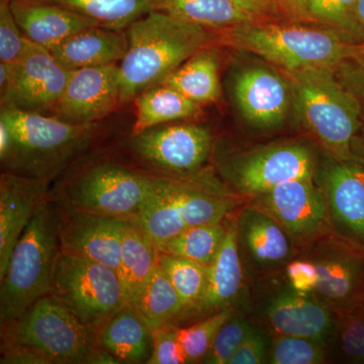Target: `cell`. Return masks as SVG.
Returning <instances> with one entry per match:
<instances>
[{"label":"cell","mask_w":364,"mask_h":364,"mask_svg":"<svg viewBox=\"0 0 364 364\" xmlns=\"http://www.w3.org/2000/svg\"><path fill=\"white\" fill-rule=\"evenodd\" d=\"M220 32L225 44L257 55L284 73L333 69L363 44L338 28L314 21H254Z\"/></svg>","instance_id":"cell-1"},{"label":"cell","mask_w":364,"mask_h":364,"mask_svg":"<svg viewBox=\"0 0 364 364\" xmlns=\"http://www.w3.org/2000/svg\"><path fill=\"white\" fill-rule=\"evenodd\" d=\"M126 33L128 50L119 65L121 104L130 102L142 91L160 85L186 60L213 42L208 28L156 9L134 21Z\"/></svg>","instance_id":"cell-2"},{"label":"cell","mask_w":364,"mask_h":364,"mask_svg":"<svg viewBox=\"0 0 364 364\" xmlns=\"http://www.w3.org/2000/svg\"><path fill=\"white\" fill-rule=\"evenodd\" d=\"M284 74L291 83L293 107L299 121L323 151L338 160L364 158L360 107L340 85L333 69Z\"/></svg>","instance_id":"cell-3"},{"label":"cell","mask_w":364,"mask_h":364,"mask_svg":"<svg viewBox=\"0 0 364 364\" xmlns=\"http://www.w3.org/2000/svg\"><path fill=\"white\" fill-rule=\"evenodd\" d=\"M49 198L38 208L16 242L0 279V322H14L38 299L51 293L53 272L61 251L64 212Z\"/></svg>","instance_id":"cell-4"},{"label":"cell","mask_w":364,"mask_h":364,"mask_svg":"<svg viewBox=\"0 0 364 364\" xmlns=\"http://www.w3.org/2000/svg\"><path fill=\"white\" fill-rule=\"evenodd\" d=\"M11 148L4 171L51 181L90 145L95 124H73L51 114L0 109Z\"/></svg>","instance_id":"cell-5"},{"label":"cell","mask_w":364,"mask_h":364,"mask_svg":"<svg viewBox=\"0 0 364 364\" xmlns=\"http://www.w3.org/2000/svg\"><path fill=\"white\" fill-rule=\"evenodd\" d=\"M1 328L2 346L28 347L53 364H91L100 348L97 333L51 294Z\"/></svg>","instance_id":"cell-6"},{"label":"cell","mask_w":364,"mask_h":364,"mask_svg":"<svg viewBox=\"0 0 364 364\" xmlns=\"http://www.w3.org/2000/svg\"><path fill=\"white\" fill-rule=\"evenodd\" d=\"M213 156L229 188L249 198L294 179L315 177L318 165L315 151L299 141L268 144L248 151L215 145Z\"/></svg>","instance_id":"cell-7"},{"label":"cell","mask_w":364,"mask_h":364,"mask_svg":"<svg viewBox=\"0 0 364 364\" xmlns=\"http://www.w3.org/2000/svg\"><path fill=\"white\" fill-rule=\"evenodd\" d=\"M50 294L97 335L117 312L128 306L119 272L63 250L55 263Z\"/></svg>","instance_id":"cell-8"},{"label":"cell","mask_w":364,"mask_h":364,"mask_svg":"<svg viewBox=\"0 0 364 364\" xmlns=\"http://www.w3.org/2000/svg\"><path fill=\"white\" fill-rule=\"evenodd\" d=\"M157 184L158 176L143 174L117 163H97L67 184L60 198L61 208L131 220L149 202Z\"/></svg>","instance_id":"cell-9"},{"label":"cell","mask_w":364,"mask_h":364,"mask_svg":"<svg viewBox=\"0 0 364 364\" xmlns=\"http://www.w3.org/2000/svg\"><path fill=\"white\" fill-rule=\"evenodd\" d=\"M214 147V139L207 128L176 122L132 135L130 141L134 155L164 176H186L202 171L213 156Z\"/></svg>","instance_id":"cell-10"},{"label":"cell","mask_w":364,"mask_h":364,"mask_svg":"<svg viewBox=\"0 0 364 364\" xmlns=\"http://www.w3.org/2000/svg\"><path fill=\"white\" fill-rule=\"evenodd\" d=\"M315 181L324 195L331 234L364 255V158L338 160L324 152Z\"/></svg>","instance_id":"cell-11"},{"label":"cell","mask_w":364,"mask_h":364,"mask_svg":"<svg viewBox=\"0 0 364 364\" xmlns=\"http://www.w3.org/2000/svg\"><path fill=\"white\" fill-rule=\"evenodd\" d=\"M251 203L272 215L293 241L305 250L331 233L327 205L315 177L294 179L251 198Z\"/></svg>","instance_id":"cell-12"},{"label":"cell","mask_w":364,"mask_h":364,"mask_svg":"<svg viewBox=\"0 0 364 364\" xmlns=\"http://www.w3.org/2000/svg\"><path fill=\"white\" fill-rule=\"evenodd\" d=\"M71 73L50 50L31 42L23 58L14 63L11 82L0 93L1 107L51 114Z\"/></svg>","instance_id":"cell-13"},{"label":"cell","mask_w":364,"mask_h":364,"mask_svg":"<svg viewBox=\"0 0 364 364\" xmlns=\"http://www.w3.org/2000/svg\"><path fill=\"white\" fill-rule=\"evenodd\" d=\"M318 273L315 294L336 312L364 305V255L331 233L304 250Z\"/></svg>","instance_id":"cell-14"},{"label":"cell","mask_w":364,"mask_h":364,"mask_svg":"<svg viewBox=\"0 0 364 364\" xmlns=\"http://www.w3.org/2000/svg\"><path fill=\"white\" fill-rule=\"evenodd\" d=\"M259 313L274 334L332 344L336 311L315 293H301L287 284L261 299Z\"/></svg>","instance_id":"cell-15"},{"label":"cell","mask_w":364,"mask_h":364,"mask_svg":"<svg viewBox=\"0 0 364 364\" xmlns=\"http://www.w3.org/2000/svg\"><path fill=\"white\" fill-rule=\"evenodd\" d=\"M237 241L246 275L272 277L296 258V247L279 223L252 203L236 217Z\"/></svg>","instance_id":"cell-16"},{"label":"cell","mask_w":364,"mask_h":364,"mask_svg":"<svg viewBox=\"0 0 364 364\" xmlns=\"http://www.w3.org/2000/svg\"><path fill=\"white\" fill-rule=\"evenodd\" d=\"M121 104L117 64L72 71L51 116L73 124H95Z\"/></svg>","instance_id":"cell-17"},{"label":"cell","mask_w":364,"mask_h":364,"mask_svg":"<svg viewBox=\"0 0 364 364\" xmlns=\"http://www.w3.org/2000/svg\"><path fill=\"white\" fill-rule=\"evenodd\" d=\"M233 95L242 117L256 128L279 127L293 105L286 74L264 65L246 66L237 72Z\"/></svg>","instance_id":"cell-18"},{"label":"cell","mask_w":364,"mask_h":364,"mask_svg":"<svg viewBox=\"0 0 364 364\" xmlns=\"http://www.w3.org/2000/svg\"><path fill=\"white\" fill-rule=\"evenodd\" d=\"M49 182L4 171L0 176V279L16 242L48 196Z\"/></svg>","instance_id":"cell-19"},{"label":"cell","mask_w":364,"mask_h":364,"mask_svg":"<svg viewBox=\"0 0 364 364\" xmlns=\"http://www.w3.org/2000/svg\"><path fill=\"white\" fill-rule=\"evenodd\" d=\"M126 219L64 210L61 250L97 261L119 272Z\"/></svg>","instance_id":"cell-20"},{"label":"cell","mask_w":364,"mask_h":364,"mask_svg":"<svg viewBox=\"0 0 364 364\" xmlns=\"http://www.w3.org/2000/svg\"><path fill=\"white\" fill-rule=\"evenodd\" d=\"M246 272L237 241L236 218L228 224L226 238L214 262L208 267L207 286L202 299L188 314L207 317L234 309L245 289Z\"/></svg>","instance_id":"cell-21"},{"label":"cell","mask_w":364,"mask_h":364,"mask_svg":"<svg viewBox=\"0 0 364 364\" xmlns=\"http://www.w3.org/2000/svg\"><path fill=\"white\" fill-rule=\"evenodd\" d=\"M9 6L26 37L48 50L74 33L100 26L97 21L48 0H9Z\"/></svg>","instance_id":"cell-22"},{"label":"cell","mask_w":364,"mask_h":364,"mask_svg":"<svg viewBox=\"0 0 364 364\" xmlns=\"http://www.w3.org/2000/svg\"><path fill=\"white\" fill-rule=\"evenodd\" d=\"M126 30L91 26L67 38L50 50L62 66L74 71L121 62L128 50Z\"/></svg>","instance_id":"cell-23"},{"label":"cell","mask_w":364,"mask_h":364,"mask_svg":"<svg viewBox=\"0 0 364 364\" xmlns=\"http://www.w3.org/2000/svg\"><path fill=\"white\" fill-rule=\"evenodd\" d=\"M98 346L121 363H148L152 354L153 332L135 309L124 306L97 335Z\"/></svg>","instance_id":"cell-24"},{"label":"cell","mask_w":364,"mask_h":364,"mask_svg":"<svg viewBox=\"0 0 364 364\" xmlns=\"http://www.w3.org/2000/svg\"><path fill=\"white\" fill-rule=\"evenodd\" d=\"M159 250L138 225L127 220L122 236L119 274L128 305L133 306L158 267Z\"/></svg>","instance_id":"cell-25"},{"label":"cell","mask_w":364,"mask_h":364,"mask_svg":"<svg viewBox=\"0 0 364 364\" xmlns=\"http://www.w3.org/2000/svg\"><path fill=\"white\" fill-rule=\"evenodd\" d=\"M219 69L217 49L208 46L186 60L160 85L173 88L196 104H213L221 95Z\"/></svg>","instance_id":"cell-26"},{"label":"cell","mask_w":364,"mask_h":364,"mask_svg":"<svg viewBox=\"0 0 364 364\" xmlns=\"http://www.w3.org/2000/svg\"><path fill=\"white\" fill-rule=\"evenodd\" d=\"M136 119L132 135H138L154 127L198 117L202 105L165 85H157L135 97Z\"/></svg>","instance_id":"cell-27"},{"label":"cell","mask_w":364,"mask_h":364,"mask_svg":"<svg viewBox=\"0 0 364 364\" xmlns=\"http://www.w3.org/2000/svg\"><path fill=\"white\" fill-rule=\"evenodd\" d=\"M153 9L178 20L222 31L239 23L256 21L232 0H150Z\"/></svg>","instance_id":"cell-28"},{"label":"cell","mask_w":364,"mask_h":364,"mask_svg":"<svg viewBox=\"0 0 364 364\" xmlns=\"http://www.w3.org/2000/svg\"><path fill=\"white\" fill-rule=\"evenodd\" d=\"M152 332L169 324L183 313L184 306L173 284L159 265L133 306Z\"/></svg>","instance_id":"cell-29"},{"label":"cell","mask_w":364,"mask_h":364,"mask_svg":"<svg viewBox=\"0 0 364 364\" xmlns=\"http://www.w3.org/2000/svg\"><path fill=\"white\" fill-rule=\"evenodd\" d=\"M227 231L228 225L223 222L188 228L162 244L158 250L208 267L221 250Z\"/></svg>","instance_id":"cell-30"},{"label":"cell","mask_w":364,"mask_h":364,"mask_svg":"<svg viewBox=\"0 0 364 364\" xmlns=\"http://www.w3.org/2000/svg\"><path fill=\"white\" fill-rule=\"evenodd\" d=\"M112 30L124 31L150 11V0H48Z\"/></svg>","instance_id":"cell-31"},{"label":"cell","mask_w":364,"mask_h":364,"mask_svg":"<svg viewBox=\"0 0 364 364\" xmlns=\"http://www.w3.org/2000/svg\"><path fill=\"white\" fill-rule=\"evenodd\" d=\"M158 265L168 277L188 313L200 301L207 286L208 267L193 261L159 252Z\"/></svg>","instance_id":"cell-32"},{"label":"cell","mask_w":364,"mask_h":364,"mask_svg":"<svg viewBox=\"0 0 364 364\" xmlns=\"http://www.w3.org/2000/svg\"><path fill=\"white\" fill-rule=\"evenodd\" d=\"M327 360V346L303 337L274 334L270 341L267 363L321 364Z\"/></svg>","instance_id":"cell-33"},{"label":"cell","mask_w":364,"mask_h":364,"mask_svg":"<svg viewBox=\"0 0 364 364\" xmlns=\"http://www.w3.org/2000/svg\"><path fill=\"white\" fill-rule=\"evenodd\" d=\"M235 312L234 309L207 316L186 328H178V338L188 363H203L215 335Z\"/></svg>","instance_id":"cell-34"},{"label":"cell","mask_w":364,"mask_h":364,"mask_svg":"<svg viewBox=\"0 0 364 364\" xmlns=\"http://www.w3.org/2000/svg\"><path fill=\"white\" fill-rule=\"evenodd\" d=\"M336 314L332 344L349 363H364V305Z\"/></svg>","instance_id":"cell-35"},{"label":"cell","mask_w":364,"mask_h":364,"mask_svg":"<svg viewBox=\"0 0 364 364\" xmlns=\"http://www.w3.org/2000/svg\"><path fill=\"white\" fill-rule=\"evenodd\" d=\"M254 328L255 326L247 318L235 311L215 335L214 342L202 363L229 364Z\"/></svg>","instance_id":"cell-36"},{"label":"cell","mask_w":364,"mask_h":364,"mask_svg":"<svg viewBox=\"0 0 364 364\" xmlns=\"http://www.w3.org/2000/svg\"><path fill=\"white\" fill-rule=\"evenodd\" d=\"M358 0H309L311 20L338 28L358 43L361 40L355 21Z\"/></svg>","instance_id":"cell-37"},{"label":"cell","mask_w":364,"mask_h":364,"mask_svg":"<svg viewBox=\"0 0 364 364\" xmlns=\"http://www.w3.org/2000/svg\"><path fill=\"white\" fill-rule=\"evenodd\" d=\"M31 42L16 23L9 1H0V62L20 61Z\"/></svg>","instance_id":"cell-38"},{"label":"cell","mask_w":364,"mask_h":364,"mask_svg":"<svg viewBox=\"0 0 364 364\" xmlns=\"http://www.w3.org/2000/svg\"><path fill=\"white\" fill-rule=\"evenodd\" d=\"M333 72L340 85L358 102L364 124V44H359L333 68Z\"/></svg>","instance_id":"cell-39"},{"label":"cell","mask_w":364,"mask_h":364,"mask_svg":"<svg viewBox=\"0 0 364 364\" xmlns=\"http://www.w3.org/2000/svg\"><path fill=\"white\" fill-rule=\"evenodd\" d=\"M186 353L179 341L178 328L167 325L153 332L152 354L148 364H186Z\"/></svg>","instance_id":"cell-40"},{"label":"cell","mask_w":364,"mask_h":364,"mask_svg":"<svg viewBox=\"0 0 364 364\" xmlns=\"http://www.w3.org/2000/svg\"><path fill=\"white\" fill-rule=\"evenodd\" d=\"M287 284L301 293H315L318 282V273L315 263L310 258L301 256L294 258L284 267Z\"/></svg>","instance_id":"cell-41"},{"label":"cell","mask_w":364,"mask_h":364,"mask_svg":"<svg viewBox=\"0 0 364 364\" xmlns=\"http://www.w3.org/2000/svg\"><path fill=\"white\" fill-rule=\"evenodd\" d=\"M270 341L265 333L254 328L245 341L239 347L229 364L267 363Z\"/></svg>","instance_id":"cell-42"},{"label":"cell","mask_w":364,"mask_h":364,"mask_svg":"<svg viewBox=\"0 0 364 364\" xmlns=\"http://www.w3.org/2000/svg\"><path fill=\"white\" fill-rule=\"evenodd\" d=\"M1 364H53L47 356L21 345L2 346Z\"/></svg>","instance_id":"cell-43"},{"label":"cell","mask_w":364,"mask_h":364,"mask_svg":"<svg viewBox=\"0 0 364 364\" xmlns=\"http://www.w3.org/2000/svg\"><path fill=\"white\" fill-rule=\"evenodd\" d=\"M256 21L287 20L273 0H232Z\"/></svg>","instance_id":"cell-44"},{"label":"cell","mask_w":364,"mask_h":364,"mask_svg":"<svg viewBox=\"0 0 364 364\" xmlns=\"http://www.w3.org/2000/svg\"><path fill=\"white\" fill-rule=\"evenodd\" d=\"M284 18L289 21H312L309 14V0H273Z\"/></svg>","instance_id":"cell-45"},{"label":"cell","mask_w":364,"mask_h":364,"mask_svg":"<svg viewBox=\"0 0 364 364\" xmlns=\"http://www.w3.org/2000/svg\"><path fill=\"white\" fill-rule=\"evenodd\" d=\"M11 148V133L4 119H0V161L4 162L9 156Z\"/></svg>","instance_id":"cell-46"},{"label":"cell","mask_w":364,"mask_h":364,"mask_svg":"<svg viewBox=\"0 0 364 364\" xmlns=\"http://www.w3.org/2000/svg\"><path fill=\"white\" fill-rule=\"evenodd\" d=\"M355 21L358 23L361 40L364 43V0H358L355 7Z\"/></svg>","instance_id":"cell-47"},{"label":"cell","mask_w":364,"mask_h":364,"mask_svg":"<svg viewBox=\"0 0 364 364\" xmlns=\"http://www.w3.org/2000/svg\"><path fill=\"white\" fill-rule=\"evenodd\" d=\"M0 1H9V0H0Z\"/></svg>","instance_id":"cell-48"}]
</instances>
